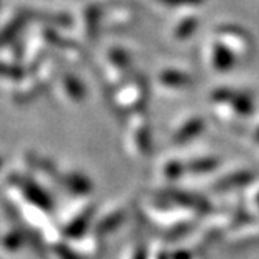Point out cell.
<instances>
[{
    "label": "cell",
    "instance_id": "cell-1",
    "mask_svg": "<svg viewBox=\"0 0 259 259\" xmlns=\"http://www.w3.org/2000/svg\"><path fill=\"white\" fill-rule=\"evenodd\" d=\"M209 100L214 106V113L219 119L233 122L245 119L253 114L254 103L250 94L231 88H217L211 92Z\"/></svg>",
    "mask_w": 259,
    "mask_h": 259
},
{
    "label": "cell",
    "instance_id": "cell-2",
    "mask_svg": "<svg viewBox=\"0 0 259 259\" xmlns=\"http://www.w3.org/2000/svg\"><path fill=\"white\" fill-rule=\"evenodd\" d=\"M8 186L13 194L21 198L25 206L39 209L46 214H50L53 209V200L47 194V191L41 186L38 178H33L31 175H22L13 172L8 178Z\"/></svg>",
    "mask_w": 259,
    "mask_h": 259
},
{
    "label": "cell",
    "instance_id": "cell-3",
    "mask_svg": "<svg viewBox=\"0 0 259 259\" xmlns=\"http://www.w3.org/2000/svg\"><path fill=\"white\" fill-rule=\"evenodd\" d=\"M125 149L135 158H147L152 153V132L144 109L128 114Z\"/></svg>",
    "mask_w": 259,
    "mask_h": 259
},
{
    "label": "cell",
    "instance_id": "cell-4",
    "mask_svg": "<svg viewBox=\"0 0 259 259\" xmlns=\"http://www.w3.org/2000/svg\"><path fill=\"white\" fill-rule=\"evenodd\" d=\"M149 96V88L144 78L128 80L113 92V105L120 113L132 114L135 111L144 109V105Z\"/></svg>",
    "mask_w": 259,
    "mask_h": 259
},
{
    "label": "cell",
    "instance_id": "cell-5",
    "mask_svg": "<svg viewBox=\"0 0 259 259\" xmlns=\"http://www.w3.org/2000/svg\"><path fill=\"white\" fill-rule=\"evenodd\" d=\"M96 215V206L92 203H84V205L72 209L60 224L61 233L64 236V239L67 240H75L80 239L81 236L88 234L89 230H92L91 227L94 225Z\"/></svg>",
    "mask_w": 259,
    "mask_h": 259
},
{
    "label": "cell",
    "instance_id": "cell-6",
    "mask_svg": "<svg viewBox=\"0 0 259 259\" xmlns=\"http://www.w3.org/2000/svg\"><path fill=\"white\" fill-rule=\"evenodd\" d=\"M215 39L224 42L230 50L234 52L237 58H250L254 52V42L251 36L240 27L234 25H222L215 30Z\"/></svg>",
    "mask_w": 259,
    "mask_h": 259
},
{
    "label": "cell",
    "instance_id": "cell-7",
    "mask_svg": "<svg viewBox=\"0 0 259 259\" xmlns=\"http://www.w3.org/2000/svg\"><path fill=\"white\" fill-rule=\"evenodd\" d=\"M105 69L103 75L109 88H119L123 84V80L126 78V73L132 67V58L130 53L122 47H111L106 60H105Z\"/></svg>",
    "mask_w": 259,
    "mask_h": 259
},
{
    "label": "cell",
    "instance_id": "cell-8",
    "mask_svg": "<svg viewBox=\"0 0 259 259\" xmlns=\"http://www.w3.org/2000/svg\"><path fill=\"white\" fill-rule=\"evenodd\" d=\"M256 180L254 174L251 170H247V169H239V170H234V172H230L224 177L217 178L212 186H211V191L215 192V194H227V192H233V191H237V189H244V188H248L250 184Z\"/></svg>",
    "mask_w": 259,
    "mask_h": 259
},
{
    "label": "cell",
    "instance_id": "cell-9",
    "mask_svg": "<svg viewBox=\"0 0 259 259\" xmlns=\"http://www.w3.org/2000/svg\"><path fill=\"white\" fill-rule=\"evenodd\" d=\"M57 88L60 91L61 97L72 105L81 103L86 97L84 84L81 83V80L77 75H73L70 72L60 73V77L57 80Z\"/></svg>",
    "mask_w": 259,
    "mask_h": 259
},
{
    "label": "cell",
    "instance_id": "cell-10",
    "mask_svg": "<svg viewBox=\"0 0 259 259\" xmlns=\"http://www.w3.org/2000/svg\"><path fill=\"white\" fill-rule=\"evenodd\" d=\"M208 60H209V66L215 72H228L234 67L236 60L239 58L224 42H220L219 39L214 38L208 47Z\"/></svg>",
    "mask_w": 259,
    "mask_h": 259
},
{
    "label": "cell",
    "instance_id": "cell-11",
    "mask_svg": "<svg viewBox=\"0 0 259 259\" xmlns=\"http://www.w3.org/2000/svg\"><path fill=\"white\" fill-rule=\"evenodd\" d=\"M135 19H136V13L130 5L111 4L109 7H105L103 22L113 30H122L128 25H132Z\"/></svg>",
    "mask_w": 259,
    "mask_h": 259
},
{
    "label": "cell",
    "instance_id": "cell-12",
    "mask_svg": "<svg viewBox=\"0 0 259 259\" xmlns=\"http://www.w3.org/2000/svg\"><path fill=\"white\" fill-rule=\"evenodd\" d=\"M60 189L75 197H86L92 191L91 180L78 170H61Z\"/></svg>",
    "mask_w": 259,
    "mask_h": 259
},
{
    "label": "cell",
    "instance_id": "cell-13",
    "mask_svg": "<svg viewBox=\"0 0 259 259\" xmlns=\"http://www.w3.org/2000/svg\"><path fill=\"white\" fill-rule=\"evenodd\" d=\"M125 219H126V209L125 208H122V206L111 208L105 214H102V217L94 220V225H92L91 231H94L97 236H100L103 239L105 236L119 230L123 225Z\"/></svg>",
    "mask_w": 259,
    "mask_h": 259
},
{
    "label": "cell",
    "instance_id": "cell-14",
    "mask_svg": "<svg viewBox=\"0 0 259 259\" xmlns=\"http://www.w3.org/2000/svg\"><path fill=\"white\" fill-rule=\"evenodd\" d=\"M205 119L200 116H191L189 119H186L184 122H181V125H178V128L172 133V142L175 145H184L189 144L194 139H197L203 132H205Z\"/></svg>",
    "mask_w": 259,
    "mask_h": 259
},
{
    "label": "cell",
    "instance_id": "cell-15",
    "mask_svg": "<svg viewBox=\"0 0 259 259\" xmlns=\"http://www.w3.org/2000/svg\"><path fill=\"white\" fill-rule=\"evenodd\" d=\"M158 86L167 91H184L194 84V78L189 73L178 69H165L161 70L156 77Z\"/></svg>",
    "mask_w": 259,
    "mask_h": 259
},
{
    "label": "cell",
    "instance_id": "cell-16",
    "mask_svg": "<svg viewBox=\"0 0 259 259\" xmlns=\"http://www.w3.org/2000/svg\"><path fill=\"white\" fill-rule=\"evenodd\" d=\"M225 236H228L230 242L234 245H247L248 242H254L259 239V219L254 215L248 217Z\"/></svg>",
    "mask_w": 259,
    "mask_h": 259
},
{
    "label": "cell",
    "instance_id": "cell-17",
    "mask_svg": "<svg viewBox=\"0 0 259 259\" xmlns=\"http://www.w3.org/2000/svg\"><path fill=\"white\" fill-rule=\"evenodd\" d=\"M13 84H14V91H13L11 97L16 102H21V103H27V102L33 100L36 96L39 94V91L42 89L39 81L36 80V77L34 75H28V73L22 80L16 81Z\"/></svg>",
    "mask_w": 259,
    "mask_h": 259
},
{
    "label": "cell",
    "instance_id": "cell-18",
    "mask_svg": "<svg viewBox=\"0 0 259 259\" xmlns=\"http://www.w3.org/2000/svg\"><path fill=\"white\" fill-rule=\"evenodd\" d=\"M72 247L75 248L84 259L94 257L100 253L102 248V237L97 236L94 231H91L84 236H81L80 239L72 240Z\"/></svg>",
    "mask_w": 259,
    "mask_h": 259
},
{
    "label": "cell",
    "instance_id": "cell-19",
    "mask_svg": "<svg viewBox=\"0 0 259 259\" xmlns=\"http://www.w3.org/2000/svg\"><path fill=\"white\" fill-rule=\"evenodd\" d=\"M186 174H188L186 161H181L177 158H170L167 161H164L161 164V169H159V177L164 180V183H167V184L177 183Z\"/></svg>",
    "mask_w": 259,
    "mask_h": 259
},
{
    "label": "cell",
    "instance_id": "cell-20",
    "mask_svg": "<svg viewBox=\"0 0 259 259\" xmlns=\"http://www.w3.org/2000/svg\"><path fill=\"white\" fill-rule=\"evenodd\" d=\"M219 156H197L189 161H186V169L191 175H206L214 172L220 165Z\"/></svg>",
    "mask_w": 259,
    "mask_h": 259
},
{
    "label": "cell",
    "instance_id": "cell-21",
    "mask_svg": "<svg viewBox=\"0 0 259 259\" xmlns=\"http://www.w3.org/2000/svg\"><path fill=\"white\" fill-rule=\"evenodd\" d=\"M197 27H198V19L195 16L188 14V16L181 17V19L175 24L174 30H172L174 39L184 41V39L191 38V34L197 30Z\"/></svg>",
    "mask_w": 259,
    "mask_h": 259
},
{
    "label": "cell",
    "instance_id": "cell-22",
    "mask_svg": "<svg viewBox=\"0 0 259 259\" xmlns=\"http://www.w3.org/2000/svg\"><path fill=\"white\" fill-rule=\"evenodd\" d=\"M25 242H28V236L24 228H11L4 236V248L7 251H17Z\"/></svg>",
    "mask_w": 259,
    "mask_h": 259
},
{
    "label": "cell",
    "instance_id": "cell-23",
    "mask_svg": "<svg viewBox=\"0 0 259 259\" xmlns=\"http://www.w3.org/2000/svg\"><path fill=\"white\" fill-rule=\"evenodd\" d=\"M120 259H150V253H149V250H147V247L142 240L136 239L130 245L125 247Z\"/></svg>",
    "mask_w": 259,
    "mask_h": 259
},
{
    "label": "cell",
    "instance_id": "cell-24",
    "mask_svg": "<svg viewBox=\"0 0 259 259\" xmlns=\"http://www.w3.org/2000/svg\"><path fill=\"white\" fill-rule=\"evenodd\" d=\"M52 251H53V254L57 259H84L75 248H73L70 244H66L64 240H61V242H58V244H55L52 247Z\"/></svg>",
    "mask_w": 259,
    "mask_h": 259
},
{
    "label": "cell",
    "instance_id": "cell-25",
    "mask_svg": "<svg viewBox=\"0 0 259 259\" xmlns=\"http://www.w3.org/2000/svg\"><path fill=\"white\" fill-rule=\"evenodd\" d=\"M247 189H248L247 191V201H248L250 211L254 214H259V184H256L253 181Z\"/></svg>",
    "mask_w": 259,
    "mask_h": 259
},
{
    "label": "cell",
    "instance_id": "cell-26",
    "mask_svg": "<svg viewBox=\"0 0 259 259\" xmlns=\"http://www.w3.org/2000/svg\"><path fill=\"white\" fill-rule=\"evenodd\" d=\"M172 259H194V253L192 248H177L174 251H170Z\"/></svg>",
    "mask_w": 259,
    "mask_h": 259
},
{
    "label": "cell",
    "instance_id": "cell-27",
    "mask_svg": "<svg viewBox=\"0 0 259 259\" xmlns=\"http://www.w3.org/2000/svg\"><path fill=\"white\" fill-rule=\"evenodd\" d=\"M161 4H165V5H175V7H180V5H198L201 4L203 0H159Z\"/></svg>",
    "mask_w": 259,
    "mask_h": 259
}]
</instances>
